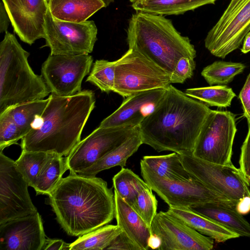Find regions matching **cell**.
I'll list each match as a JSON object with an SVG mask.
<instances>
[{"label":"cell","mask_w":250,"mask_h":250,"mask_svg":"<svg viewBox=\"0 0 250 250\" xmlns=\"http://www.w3.org/2000/svg\"><path fill=\"white\" fill-rule=\"evenodd\" d=\"M188 172L214 191L233 200L250 197V184L240 168L232 164L220 165L195 157L180 154Z\"/></svg>","instance_id":"obj_10"},{"label":"cell","mask_w":250,"mask_h":250,"mask_svg":"<svg viewBox=\"0 0 250 250\" xmlns=\"http://www.w3.org/2000/svg\"><path fill=\"white\" fill-rule=\"evenodd\" d=\"M210 110L203 103L170 84L154 110L138 126L143 143L158 152L192 154Z\"/></svg>","instance_id":"obj_1"},{"label":"cell","mask_w":250,"mask_h":250,"mask_svg":"<svg viewBox=\"0 0 250 250\" xmlns=\"http://www.w3.org/2000/svg\"><path fill=\"white\" fill-rule=\"evenodd\" d=\"M239 163L240 169L249 181L250 179V126L241 148Z\"/></svg>","instance_id":"obj_37"},{"label":"cell","mask_w":250,"mask_h":250,"mask_svg":"<svg viewBox=\"0 0 250 250\" xmlns=\"http://www.w3.org/2000/svg\"><path fill=\"white\" fill-rule=\"evenodd\" d=\"M188 208L224 226L240 237H250V224L235 208L216 202H207Z\"/></svg>","instance_id":"obj_20"},{"label":"cell","mask_w":250,"mask_h":250,"mask_svg":"<svg viewBox=\"0 0 250 250\" xmlns=\"http://www.w3.org/2000/svg\"><path fill=\"white\" fill-rule=\"evenodd\" d=\"M171 75L139 51L129 48L116 60L113 92L124 98L157 88H167Z\"/></svg>","instance_id":"obj_6"},{"label":"cell","mask_w":250,"mask_h":250,"mask_svg":"<svg viewBox=\"0 0 250 250\" xmlns=\"http://www.w3.org/2000/svg\"><path fill=\"white\" fill-rule=\"evenodd\" d=\"M45 240L38 211L0 225V250H42Z\"/></svg>","instance_id":"obj_17"},{"label":"cell","mask_w":250,"mask_h":250,"mask_svg":"<svg viewBox=\"0 0 250 250\" xmlns=\"http://www.w3.org/2000/svg\"><path fill=\"white\" fill-rule=\"evenodd\" d=\"M105 250H142L123 231L113 239Z\"/></svg>","instance_id":"obj_38"},{"label":"cell","mask_w":250,"mask_h":250,"mask_svg":"<svg viewBox=\"0 0 250 250\" xmlns=\"http://www.w3.org/2000/svg\"><path fill=\"white\" fill-rule=\"evenodd\" d=\"M236 131L233 113L211 110L201 129L193 155L214 164H232V146Z\"/></svg>","instance_id":"obj_7"},{"label":"cell","mask_w":250,"mask_h":250,"mask_svg":"<svg viewBox=\"0 0 250 250\" xmlns=\"http://www.w3.org/2000/svg\"><path fill=\"white\" fill-rule=\"evenodd\" d=\"M23 138L14 122L6 115L0 113V150L17 143Z\"/></svg>","instance_id":"obj_35"},{"label":"cell","mask_w":250,"mask_h":250,"mask_svg":"<svg viewBox=\"0 0 250 250\" xmlns=\"http://www.w3.org/2000/svg\"><path fill=\"white\" fill-rule=\"evenodd\" d=\"M98 29L93 21L73 22L55 18L49 10L45 17L46 46L51 55L89 54L97 40Z\"/></svg>","instance_id":"obj_11"},{"label":"cell","mask_w":250,"mask_h":250,"mask_svg":"<svg viewBox=\"0 0 250 250\" xmlns=\"http://www.w3.org/2000/svg\"><path fill=\"white\" fill-rule=\"evenodd\" d=\"M102 0H49L48 8L55 18L63 21L82 22L106 7Z\"/></svg>","instance_id":"obj_22"},{"label":"cell","mask_w":250,"mask_h":250,"mask_svg":"<svg viewBox=\"0 0 250 250\" xmlns=\"http://www.w3.org/2000/svg\"><path fill=\"white\" fill-rule=\"evenodd\" d=\"M140 168L144 180L169 207L188 208L216 202L236 208L238 202L214 191L193 177L187 180L169 181L156 175L141 162Z\"/></svg>","instance_id":"obj_8"},{"label":"cell","mask_w":250,"mask_h":250,"mask_svg":"<svg viewBox=\"0 0 250 250\" xmlns=\"http://www.w3.org/2000/svg\"><path fill=\"white\" fill-rule=\"evenodd\" d=\"M105 3L106 6H108L110 4L114 2V0H102Z\"/></svg>","instance_id":"obj_45"},{"label":"cell","mask_w":250,"mask_h":250,"mask_svg":"<svg viewBox=\"0 0 250 250\" xmlns=\"http://www.w3.org/2000/svg\"><path fill=\"white\" fill-rule=\"evenodd\" d=\"M194 59L183 57L177 62L170 76L171 83H183L191 78L195 69Z\"/></svg>","instance_id":"obj_36"},{"label":"cell","mask_w":250,"mask_h":250,"mask_svg":"<svg viewBox=\"0 0 250 250\" xmlns=\"http://www.w3.org/2000/svg\"><path fill=\"white\" fill-rule=\"evenodd\" d=\"M161 243L160 237L155 234L151 233L148 240V246L149 248L158 250Z\"/></svg>","instance_id":"obj_43"},{"label":"cell","mask_w":250,"mask_h":250,"mask_svg":"<svg viewBox=\"0 0 250 250\" xmlns=\"http://www.w3.org/2000/svg\"><path fill=\"white\" fill-rule=\"evenodd\" d=\"M217 0H137L131 3L136 11L160 15H178Z\"/></svg>","instance_id":"obj_24"},{"label":"cell","mask_w":250,"mask_h":250,"mask_svg":"<svg viewBox=\"0 0 250 250\" xmlns=\"http://www.w3.org/2000/svg\"><path fill=\"white\" fill-rule=\"evenodd\" d=\"M126 33L129 48L139 51L170 75L181 58L196 56L189 38L182 36L163 15L136 11L128 21Z\"/></svg>","instance_id":"obj_4"},{"label":"cell","mask_w":250,"mask_h":250,"mask_svg":"<svg viewBox=\"0 0 250 250\" xmlns=\"http://www.w3.org/2000/svg\"><path fill=\"white\" fill-rule=\"evenodd\" d=\"M48 101V98L24 103L9 107L0 113L6 115L10 119L24 137L33 128L36 121L41 117Z\"/></svg>","instance_id":"obj_26"},{"label":"cell","mask_w":250,"mask_h":250,"mask_svg":"<svg viewBox=\"0 0 250 250\" xmlns=\"http://www.w3.org/2000/svg\"><path fill=\"white\" fill-rule=\"evenodd\" d=\"M138 131V127L98 126L66 157L70 174H78L91 167Z\"/></svg>","instance_id":"obj_13"},{"label":"cell","mask_w":250,"mask_h":250,"mask_svg":"<svg viewBox=\"0 0 250 250\" xmlns=\"http://www.w3.org/2000/svg\"><path fill=\"white\" fill-rule=\"evenodd\" d=\"M29 53L6 31L0 43V113L26 102L43 99L50 91L30 67Z\"/></svg>","instance_id":"obj_5"},{"label":"cell","mask_w":250,"mask_h":250,"mask_svg":"<svg viewBox=\"0 0 250 250\" xmlns=\"http://www.w3.org/2000/svg\"><path fill=\"white\" fill-rule=\"evenodd\" d=\"M48 196L58 222L70 236L85 234L115 217L112 188L96 176L69 174Z\"/></svg>","instance_id":"obj_2"},{"label":"cell","mask_w":250,"mask_h":250,"mask_svg":"<svg viewBox=\"0 0 250 250\" xmlns=\"http://www.w3.org/2000/svg\"><path fill=\"white\" fill-rule=\"evenodd\" d=\"M250 31V0H230L223 13L208 32L205 47L222 59L238 48Z\"/></svg>","instance_id":"obj_9"},{"label":"cell","mask_w":250,"mask_h":250,"mask_svg":"<svg viewBox=\"0 0 250 250\" xmlns=\"http://www.w3.org/2000/svg\"><path fill=\"white\" fill-rule=\"evenodd\" d=\"M168 212L201 234L217 242H224L240 236L224 226L187 208L169 207Z\"/></svg>","instance_id":"obj_21"},{"label":"cell","mask_w":250,"mask_h":250,"mask_svg":"<svg viewBox=\"0 0 250 250\" xmlns=\"http://www.w3.org/2000/svg\"><path fill=\"white\" fill-rule=\"evenodd\" d=\"M236 210L242 215L250 212V197H245L240 199L236 206Z\"/></svg>","instance_id":"obj_42"},{"label":"cell","mask_w":250,"mask_h":250,"mask_svg":"<svg viewBox=\"0 0 250 250\" xmlns=\"http://www.w3.org/2000/svg\"><path fill=\"white\" fill-rule=\"evenodd\" d=\"M67 170L66 157L55 154L44 165L38 178L34 188L36 194L49 195L58 185Z\"/></svg>","instance_id":"obj_27"},{"label":"cell","mask_w":250,"mask_h":250,"mask_svg":"<svg viewBox=\"0 0 250 250\" xmlns=\"http://www.w3.org/2000/svg\"><path fill=\"white\" fill-rule=\"evenodd\" d=\"M93 61L89 54H50L42 65V76L51 93L72 96L82 91V82L89 74Z\"/></svg>","instance_id":"obj_12"},{"label":"cell","mask_w":250,"mask_h":250,"mask_svg":"<svg viewBox=\"0 0 250 250\" xmlns=\"http://www.w3.org/2000/svg\"><path fill=\"white\" fill-rule=\"evenodd\" d=\"M70 244L62 239H51L46 238L42 250H70Z\"/></svg>","instance_id":"obj_40"},{"label":"cell","mask_w":250,"mask_h":250,"mask_svg":"<svg viewBox=\"0 0 250 250\" xmlns=\"http://www.w3.org/2000/svg\"><path fill=\"white\" fill-rule=\"evenodd\" d=\"M241 51L246 54L250 51V31L245 37Z\"/></svg>","instance_id":"obj_44"},{"label":"cell","mask_w":250,"mask_h":250,"mask_svg":"<svg viewBox=\"0 0 250 250\" xmlns=\"http://www.w3.org/2000/svg\"><path fill=\"white\" fill-rule=\"evenodd\" d=\"M166 89H152L126 97L118 108L104 119L99 126L138 127L154 110L164 95Z\"/></svg>","instance_id":"obj_18"},{"label":"cell","mask_w":250,"mask_h":250,"mask_svg":"<svg viewBox=\"0 0 250 250\" xmlns=\"http://www.w3.org/2000/svg\"><path fill=\"white\" fill-rule=\"evenodd\" d=\"M112 181L114 191L131 206L139 192L149 187L131 170L124 167L114 176Z\"/></svg>","instance_id":"obj_30"},{"label":"cell","mask_w":250,"mask_h":250,"mask_svg":"<svg viewBox=\"0 0 250 250\" xmlns=\"http://www.w3.org/2000/svg\"><path fill=\"white\" fill-rule=\"evenodd\" d=\"M116 61L97 60L93 63L86 80L105 93L113 92L115 77Z\"/></svg>","instance_id":"obj_33"},{"label":"cell","mask_w":250,"mask_h":250,"mask_svg":"<svg viewBox=\"0 0 250 250\" xmlns=\"http://www.w3.org/2000/svg\"><path fill=\"white\" fill-rule=\"evenodd\" d=\"M152 191L150 187L142 189L132 206L135 211L150 228L157 214L158 204L156 197Z\"/></svg>","instance_id":"obj_34"},{"label":"cell","mask_w":250,"mask_h":250,"mask_svg":"<svg viewBox=\"0 0 250 250\" xmlns=\"http://www.w3.org/2000/svg\"><path fill=\"white\" fill-rule=\"evenodd\" d=\"M136 0H129V1H130L131 3H132V2H134V1H136Z\"/></svg>","instance_id":"obj_46"},{"label":"cell","mask_w":250,"mask_h":250,"mask_svg":"<svg viewBox=\"0 0 250 250\" xmlns=\"http://www.w3.org/2000/svg\"><path fill=\"white\" fill-rule=\"evenodd\" d=\"M122 232L117 225H106L81 235L70 244V250H105L113 239Z\"/></svg>","instance_id":"obj_28"},{"label":"cell","mask_w":250,"mask_h":250,"mask_svg":"<svg viewBox=\"0 0 250 250\" xmlns=\"http://www.w3.org/2000/svg\"><path fill=\"white\" fill-rule=\"evenodd\" d=\"M151 233L161 239L159 250H210L214 240L201 234L167 211L157 213Z\"/></svg>","instance_id":"obj_15"},{"label":"cell","mask_w":250,"mask_h":250,"mask_svg":"<svg viewBox=\"0 0 250 250\" xmlns=\"http://www.w3.org/2000/svg\"><path fill=\"white\" fill-rule=\"evenodd\" d=\"M14 31L25 43L32 45L45 36L49 0H1Z\"/></svg>","instance_id":"obj_16"},{"label":"cell","mask_w":250,"mask_h":250,"mask_svg":"<svg viewBox=\"0 0 250 250\" xmlns=\"http://www.w3.org/2000/svg\"><path fill=\"white\" fill-rule=\"evenodd\" d=\"M249 183H250V179L249 180Z\"/></svg>","instance_id":"obj_47"},{"label":"cell","mask_w":250,"mask_h":250,"mask_svg":"<svg viewBox=\"0 0 250 250\" xmlns=\"http://www.w3.org/2000/svg\"><path fill=\"white\" fill-rule=\"evenodd\" d=\"M33 128L21 139V150L67 156L80 142L83 130L95 105L94 92L83 90L70 96L51 93Z\"/></svg>","instance_id":"obj_3"},{"label":"cell","mask_w":250,"mask_h":250,"mask_svg":"<svg viewBox=\"0 0 250 250\" xmlns=\"http://www.w3.org/2000/svg\"><path fill=\"white\" fill-rule=\"evenodd\" d=\"M185 93L208 106L227 107L231 105L236 94L226 85H212L208 87L188 88Z\"/></svg>","instance_id":"obj_31"},{"label":"cell","mask_w":250,"mask_h":250,"mask_svg":"<svg viewBox=\"0 0 250 250\" xmlns=\"http://www.w3.org/2000/svg\"><path fill=\"white\" fill-rule=\"evenodd\" d=\"M246 66L240 62L216 61L205 67L201 75L210 85H226L242 73Z\"/></svg>","instance_id":"obj_32"},{"label":"cell","mask_w":250,"mask_h":250,"mask_svg":"<svg viewBox=\"0 0 250 250\" xmlns=\"http://www.w3.org/2000/svg\"><path fill=\"white\" fill-rule=\"evenodd\" d=\"M55 153L22 150L15 161L16 167L29 186L34 188L44 165Z\"/></svg>","instance_id":"obj_29"},{"label":"cell","mask_w":250,"mask_h":250,"mask_svg":"<svg viewBox=\"0 0 250 250\" xmlns=\"http://www.w3.org/2000/svg\"><path fill=\"white\" fill-rule=\"evenodd\" d=\"M10 22L11 23L9 16L3 2L1 0L0 4V32L1 33L7 31Z\"/></svg>","instance_id":"obj_41"},{"label":"cell","mask_w":250,"mask_h":250,"mask_svg":"<svg viewBox=\"0 0 250 250\" xmlns=\"http://www.w3.org/2000/svg\"><path fill=\"white\" fill-rule=\"evenodd\" d=\"M143 144L139 130L119 146L111 151L91 167L77 174L95 177L100 172L115 166H126L128 159Z\"/></svg>","instance_id":"obj_23"},{"label":"cell","mask_w":250,"mask_h":250,"mask_svg":"<svg viewBox=\"0 0 250 250\" xmlns=\"http://www.w3.org/2000/svg\"><path fill=\"white\" fill-rule=\"evenodd\" d=\"M239 98L242 105L244 116L250 126V73L240 92Z\"/></svg>","instance_id":"obj_39"},{"label":"cell","mask_w":250,"mask_h":250,"mask_svg":"<svg viewBox=\"0 0 250 250\" xmlns=\"http://www.w3.org/2000/svg\"><path fill=\"white\" fill-rule=\"evenodd\" d=\"M152 172L169 181L187 180L192 176L184 167L179 154L145 156L140 161Z\"/></svg>","instance_id":"obj_25"},{"label":"cell","mask_w":250,"mask_h":250,"mask_svg":"<svg viewBox=\"0 0 250 250\" xmlns=\"http://www.w3.org/2000/svg\"><path fill=\"white\" fill-rule=\"evenodd\" d=\"M117 225L142 250H147L148 240L151 235V228L127 203L114 191Z\"/></svg>","instance_id":"obj_19"},{"label":"cell","mask_w":250,"mask_h":250,"mask_svg":"<svg viewBox=\"0 0 250 250\" xmlns=\"http://www.w3.org/2000/svg\"><path fill=\"white\" fill-rule=\"evenodd\" d=\"M15 161L0 152V225L37 212Z\"/></svg>","instance_id":"obj_14"}]
</instances>
